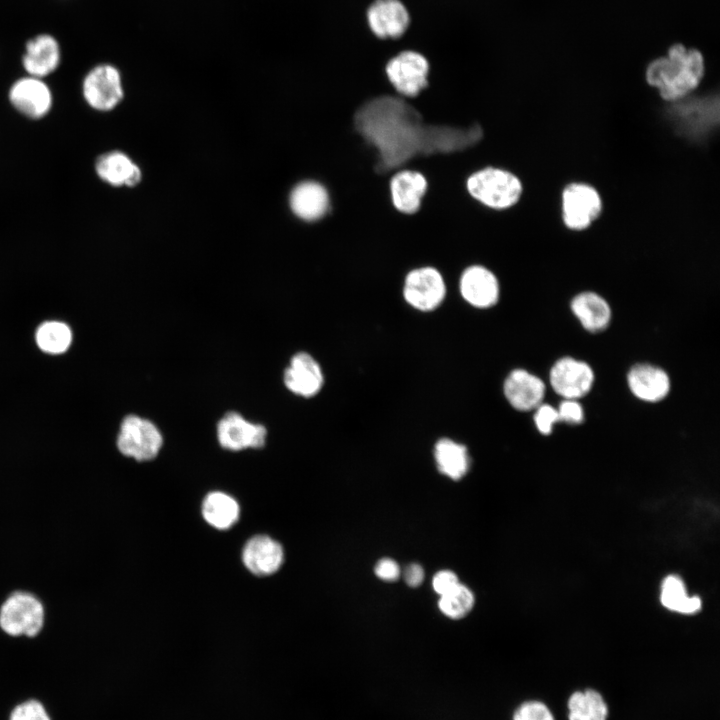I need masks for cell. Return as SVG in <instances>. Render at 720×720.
Segmentation results:
<instances>
[{"label": "cell", "instance_id": "6da1fadb", "mask_svg": "<svg viewBox=\"0 0 720 720\" xmlns=\"http://www.w3.org/2000/svg\"><path fill=\"white\" fill-rule=\"evenodd\" d=\"M704 69V59L698 50L675 44L667 56L648 65L645 75L648 84L658 90L662 99L677 102L698 87Z\"/></svg>", "mask_w": 720, "mask_h": 720}, {"label": "cell", "instance_id": "7a4b0ae2", "mask_svg": "<svg viewBox=\"0 0 720 720\" xmlns=\"http://www.w3.org/2000/svg\"><path fill=\"white\" fill-rule=\"evenodd\" d=\"M465 189L472 199L486 209L504 211L519 202L523 184L512 171L487 165L466 178Z\"/></svg>", "mask_w": 720, "mask_h": 720}, {"label": "cell", "instance_id": "3957f363", "mask_svg": "<svg viewBox=\"0 0 720 720\" xmlns=\"http://www.w3.org/2000/svg\"><path fill=\"white\" fill-rule=\"evenodd\" d=\"M44 620L41 601L29 592H13L0 608V627L11 636L34 637L42 630Z\"/></svg>", "mask_w": 720, "mask_h": 720}, {"label": "cell", "instance_id": "277c9868", "mask_svg": "<svg viewBox=\"0 0 720 720\" xmlns=\"http://www.w3.org/2000/svg\"><path fill=\"white\" fill-rule=\"evenodd\" d=\"M116 444L124 456L137 461H149L158 455L163 437L152 421L128 415L121 422Z\"/></svg>", "mask_w": 720, "mask_h": 720}, {"label": "cell", "instance_id": "5b68a950", "mask_svg": "<svg viewBox=\"0 0 720 720\" xmlns=\"http://www.w3.org/2000/svg\"><path fill=\"white\" fill-rule=\"evenodd\" d=\"M429 69V62L422 54L408 50L391 58L385 73L399 95L416 98L428 87Z\"/></svg>", "mask_w": 720, "mask_h": 720}, {"label": "cell", "instance_id": "8992f818", "mask_svg": "<svg viewBox=\"0 0 720 720\" xmlns=\"http://www.w3.org/2000/svg\"><path fill=\"white\" fill-rule=\"evenodd\" d=\"M562 220L574 231L588 228L600 215L602 199L591 185L575 182L567 185L561 196Z\"/></svg>", "mask_w": 720, "mask_h": 720}, {"label": "cell", "instance_id": "52a82bcc", "mask_svg": "<svg viewBox=\"0 0 720 720\" xmlns=\"http://www.w3.org/2000/svg\"><path fill=\"white\" fill-rule=\"evenodd\" d=\"M446 295L441 272L433 266L410 270L404 279L403 297L413 308L428 312L440 306Z\"/></svg>", "mask_w": 720, "mask_h": 720}, {"label": "cell", "instance_id": "ba28073f", "mask_svg": "<svg viewBox=\"0 0 720 720\" xmlns=\"http://www.w3.org/2000/svg\"><path fill=\"white\" fill-rule=\"evenodd\" d=\"M82 93L86 103L94 110L106 112L114 109L124 96L119 70L110 64L93 67L83 79Z\"/></svg>", "mask_w": 720, "mask_h": 720}, {"label": "cell", "instance_id": "9c48e42d", "mask_svg": "<svg viewBox=\"0 0 720 720\" xmlns=\"http://www.w3.org/2000/svg\"><path fill=\"white\" fill-rule=\"evenodd\" d=\"M216 430L219 444L230 451L262 448L266 442L265 426L250 422L235 411L227 412L218 421Z\"/></svg>", "mask_w": 720, "mask_h": 720}, {"label": "cell", "instance_id": "30bf717a", "mask_svg": "<svg viewBox=\"0 0 720 720\" xmlns=\"http://www.w3.org/2000/svg\"><path fill=\"white\" fill-rule=\"evenodd\" d=\"M8 98L19 113L33 120L45 117L53 103L49 86L41 78L29 75L13 83Z\"/></svg>", "mask_w": 720, "mask_h": 720}, {"label": "cell", "instance_id": "8fae6325", "mask_svg": "<svg viewBox=\"0 0 720 720\" xmlns=\"http://www.w3.org/2000/svg\"><path fill=\"white\" fill-rule=\"evenodd\" d=\"M427 189L428 181L424 174L410 168L397 170L388 180L392 207L403 215H414L420 210Z\"/></svg>", "mask_w": 720, "mask_h": 720}, {"label": "cell", "instance_id": "7c38bea8", "mask_svg": "<svg viewBox=\"0 0 720 720\" xmlns=\"http://www.w3.org/2000/svg\"><path fill=\"white\" fill-rule=\"evenodd\" d=\"M594 382L592 368L571 357L559 359L551 368L550 384L564 399L577 400L585 396Z\"/></svg>", "mask_w": 720, "mask_h": 720}, {"label": "cell", "instance_id": "4fadbf2b", "mask_svg": "<svg viewBox=\"0 0 720 720\" xmlns=\"http://www.w3.org/2000/svg\"><path fill=\"white\" fill-rule=\"evenodd\" d=\"M459 290L464 300L476 308H489L499 298V282L487 267L474 264L466 267L459 279Z\"/></svg>", "mask_w": 720, "mask_h": 720}, {"label": "cell", "instance_id": "5bb4252c", "mask_svg": "<svg viewBox=\"0 0 720 720\" xmlns=\"http://www.w3.org/2000/svg\"><path fill=\"white\" fill-rule=\"evenodd\" d=\"M283 381L290 392L311 398L320 392L324 376L313 356L302 351L290 359L289 365L284 370Z\"/></svg>", "mask_w": 720, "mask_h": 720}, {"label": "cell", "instance_id": "9a60e30c", "mask_svg": "<svg viewBox=\"0 0 720 720\" xmlns=\"http://www.w3.org/2000/svg\"><path fill=\"white\" fill-rule=\"evenodd\" d=\"M331 198L327 188L320 182L308 180L297 184L290 194L293 213L306 222L324 218L331 210Z\"/></svg>", "mask_w": 720, "mask_h": 720}, {"label": "cell", "instance_id": "2e32d148", "mask_svg": "<svg viewBox=\"0 0 720 720\" xmlns=\"http://www.w3.org/2000/svg\"><path fill=\"white\" fill-rule=\"evenodd\" d=\"M504 395L519 411L536 409L545 396V384L537 376L523 369L513 370L504 382Z\"/></svg>", "mask_w": 720, "mask_h": 720}, {"label": "cell", "instance_id": "e0dca14e", "mask_svg": "<svg viewBox=\"0 0 720 720\" xmlns=\"http://www.w3.org/2000/svg\"><path fill=\"white\" fill-rule=\"evenodd\" d=\"M283 557L280 543L267 535L252 537L242 552V561L245 567L257 576H267L278 571Z\"/></svg>", "mask_w": 720, "mask_h": 720}, {"label": "cell", "instance_id": "ac0fdd59", "mask_svg": "<svg viewBox=\"0 0 720 720\" xmlns=\"http://www.w3.org/2000/svg\"><path fill=\"white\" fill-rule=\"evenodd\" d=\"M369 26L380 38H398L407 29L409 15L399 0H376L367 12Z\"/></svg>", "mask_w": 720, "mask_h": 720}, {"label": "cell", "instance_id": "d6986e66", "mask_svg": "<svg viewBox=\"0 0 720 720\" xmlns=\"http://www.w3.org/2000/svg\"><path fill=\"white\" fill-rule=\"evenodd\" d=\"M60 57L58 41L49 34H40L26 43L22 64L29 76L42 79L57 69Z\"/></svg>", "mask_w": 720, "mask_h": 720}, {"label": "cell", "instance_id": "ffe728a7", "mask_svg": "<svg viewBox=\"0 0 720 720\" xmlns=\"http://www.w3.org/2000/svg\"><path fill=\"white\" fill-rule=\"evenodd\" d=\"M627 382L637 398L648 402L664 399L670 390V380L666 372L650 364L633 366L627 375Z\"/></svg>", "mask_w": 720, "mask_h": 720}, {"label": "cell", "instance_id": "44dd1931", "mask_svg": "<svg viewBox=\"0 0 720 720\" xmlns=\"http://www.w3.org/2000/svg\"><path fill=\"white\" fill-rule=\"evenodd\" d=\"M98 177L112 186H136L142 177L139 167L121 151L100 155L95 162Z\"/></svg>", "mask_w": 720, "mask_h": 720}, {"label": "cell", "instance_id": "7402d4cb", "mask_svg": "<svg viewBox=\"0 0 720 720\" xmlns=\"http://www.w3.org/2000/svg\"><path fill=\"white\" fill-rule=\"evenodd\" d=\"M571 310L582 326L594 333L604 330L611 319L609 304L593 292L576 295L571 302Z\"/></svg>", "mask_w": 720, "mask_h": 720}, {"label": "cell", "instance_id": "603a6c76", "mask_svg": "<svg viewBox=\"0 0 720 720\" xmlns=\"http://www.w3.org/2000/svg\"><path fill=\"white\" fill-rule=\"evenodd\" d=\"M434 457L438 470L453 480L461 479L470 466L467 448L448 438L437 441L434 447Z\"/></svg>", "mask_w": 720, "mask_h": 720}, {"label": "cell", "instance_id": "cb8c5ba5", "mask_svg": "<svg viewBox=\"0 0 720 720\" xmlns=\"http://www.w3.org/2000/svg\"><path fill=\"white\" fill-rule=\"evenodd\" d=\"M240 508L237 501L226 493H209L202 503V515L212 527L220 530L230 528L237 522Z\"/></svg>", "mask_w": 720, "mask_h": 720}, {"label": "cell", "instance_id": "d4e9b609", "mask_svg": "<svg viewBox=\"0 0 720 720\" xmlns=\"http://www.w3.org/2000/svg\"><path fill=\"white\" fill-rule=\"evenodd\" d=\"M567 706L569 720H607L608 717L604 698L593 689L574 692Z\"/></svg>", "mask_w": 720, "mask_h": 720}, {"label": "cell", "instance_id": "484cf974", "mask_svg": "<svg viewBox=\"0 0 720 720\" xmlns=\"http://www.w3.org/2000/svg\"><path fill=\"white\" fill-rule=\"evenodd\" d=\"M660 600L667 609L683 614H692L701 608L700 598L689 597L683 581L675 575L664 579Z\"/></svg>", "mask_w": 720, "mask_h": 720}, {"label": "cell", "instance_id": "4316f807", "mask_svg": "<svg viewBox=\"0 0 720 720\" xmlns=\"http://www.w3.org/2000/svg\"><path fill=\"white\" fill-rule=\"evenodd\" d=\"M38 347L49 354L65 352L72 342V332L67 324L60 321H46L36 331Z\"/></svg>", "mask_w": 720, "mask_h": 720}, {"label": "cell", "instance_id": "83f0119b", "mask_svg": "<svg viewBox=\"0 0 720 720\" xmlns=\"http://www.w3.org/2000/svg\"><path fill=\"white\" fill-rule=\"evenodd\" d=\"M474 605L472 591L459 583L450 591L440 595L438 606L440 611L449 618L459 619L466 616Z\"/></svg>", "mask_w": 720, "mask_h": 720}, {"label": "cell", "instance_id": "f1b7e54d", "mask_svg": "<svg viewBox=\"0 0 720 720\" xmlns=\"http://www.w3.org/2000/svg\"><path fill=\"white\" fill-rule=\"evenodd\" d=\"M513 720H554V717L546 704L540 701H527L516 709Z\"/></svg>", "mask_w": 720, "mask_h": 720}, {"label": "cell", "instance_id": "f546056e", "mask_svg": "<svg viewBox=\"0 0 720 720\" xmlns=\"http://www.w3.org/2000/svg\"><path fill=\"white\" fill-rule=\"evenodd\" d=\"M10 720H50V717L39 701L28 700L13 709Z\"/></svg>", "mask_w": 720, "mask_h": 720}, {"label": "cell", "instance_id": "4dcf8cb0", "mask_svg": "<svg viewBox=\"0 0 720 720\" xmlns=\"http://www.w3.org/2000/svg\"><path fill=\"white\" fill-rule=\"evenodd\" d=\"M534 421L540 433L550 434L553 425L559 422L557 409L548 404H540L536 408Z\"/></svg>", "mask_w": 720, "mask_h": 720}, {"label": "cell", "instance_id": "1f68e13d", "mask_svg": "<svg viewBox=\"0 0 720 720\" xmlns=\"http://www.w3.org/2000/svg\"><path fill=\"white\" fill-rule=\"evenodd\" d=\"M558 419L562 422L579 424L584 419L582 406L576 400L564 399L557 409Z\"/></svg>", "mask_w": 720, "mask_h": 720}, {"label": "cell", "instance_id": "d6a6232c", "mask_svg": "<svg viewBox=\"0 0 720 720\" xmlns=\"http://www.w3.org/2000/svg\"><path fill=\"white\" fill-rule=\"evenodd\" d=\"M459 584L457 575L450 570H441L435 574L432 586L436 593L442 595Z\"/></svg>", "mask_w": 720, "mask_h": 720}, {"label": "cell", "instance_id": "836d02e7", "mask_svg": "<svg viewBox=\"0 0 720 720\" xmlns=\"http://www.w3.org/2000/svg\"><path fill=\"white\" fill-rule=\"evenodd\" d=\"M375 574L384 581H395L400 576V568L396 561L390 558L380 559L375 565Z\"/></svg>", "mask_w": 720, "mask_h": 720}, {"label": "cell", "instance_id": "e575fe53", "mask_svg": "<svg viewBox=\"0 0 720 720\" xmlns=\"http://www.w3.org/2000/svg\"><path fill=\"white\" fill-rule=\"evenodd\" d=\"M424 578L423 568L416 563L408 565L404 571V580L411 587L419 586Z\"/></svg>", "mask_w": 720, "mask_h": 720}]
</instances>
